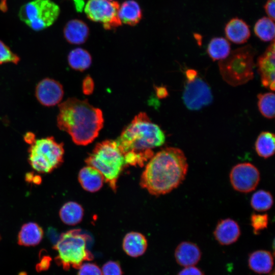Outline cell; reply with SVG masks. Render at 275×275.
Instances as JSON below:
<instances>
[{
    "label": "cell",
    "mask_w": 275,
    "mask_h": 275,
    "mask_svg": "<svg viewBox=\"0 0 275 275\" xmlns=\"http://www.w3.org/2000/svg\"><path fill=\"white\" fill-rule=\"evenodd\" d=\"M177 275H204V274L199 268L191 266L185 267Z\"/></svg>",
    "instance_id": "d590c367"
},
{
    "label": "cell",
    "mask_w": 275,
    "mask_h": 275,
    "mask_svg": "<svg viewBox=\"0 0 275 275\" xmlns=\"http://www.w3.org/2000/svg\"><path fill=\"white\" fill-rule=\"evenodd\" d=\"M89 34L88 25L81 20H71L66 23L64 29L65 38L72 44L84 43L87 40Z\"/></svg>",
    "instance_id": "ac0fdd59"
},
{
    "label": "cell",
    "mask_w": 275,
    "mask_h": 275,
    "mask_svg": "<svg viewBox=\"0 0 275 275\" xmlns=\"http://www.w3.org/2000/svg\"><path fill=\"white\" fill-rule=\"evenodd\" d=\"M78 269L77 275H102L101 269L93 263H83Z\"/></svg>",
    "instance_id": "1f68e13d"
},
{
    "label": "cell",
    "mask_w": 275,
    "mask_h": 275,
    "mask_svg": "<svg viewBox=\"0 0 275 275\" xmlns=\"http://www.w3.org/2000/svg\"><path fill=\"white\" fill-rule=\"evenodd\" d=\"M119 6L114 1L89 0L85 12L89 19L101 23L106 30H111L122 24L118 16Z\"/></svg>",
    "instance_id": "9c48e42d"
},
{
    "label": "cell",
    "mask_w": 275,
    "mask_h": 275,
    "mask_svg": "<svg viewBox=\"0 0 275 275\" xmlns=\"http://www.w3.org/2000/svg\"><path fill=\"white\" fill-rule=\"evenodd\" d=\"M68 62L73 69L82 71L90 66L92 58L86 50L81 48H76L69 52L68 56Z\"/></svg>",
    "instance_id": "484cf974"
},
{
    "label": "cell",
    "mask_w": 275,
    "mask_h": 275,
    "mask_svg": "<svg viewBox=\"0 0 275 275\" xmlns=\"http://www.w3.org/2000/svg\"><path fill=\"white\" fill-rule=\"evenodd\" d=\"M166 136L161 128L145 113L136 115L116 141L126 165L143 167L162 146Z\"/></svg>",
    "instance_id": "7a4b0ae2"
},
{
    "label": "cell",
    "mask_w": 275,
    "mask_h": 275,
    "mask_svg": "<svg viewBox=\"0 0 275 275\" xmlns=\"http://www.w3.org/2000/svg\"><path fill=\"white\" fill-rule=\"evenodd\" d=\"M248 261L250 268L258 273L269 272L273 264L271 254L265 250H258L253 252L250 254Z\"/></svg>",
    "instance_id": "ffe728a7"
},
{
    "label": "cell",
    "mask_w": 275,
    "mask_h": 275,
    "mask_svg": "<svg viewBox=\"0 0 275 275\" xmlns=\"http://www.w3.org/2000/svg\"><path fill=\"white\" fill-rule=\"evenodd\" d=\"M271 275H274V272H273Z\"/></svg>",
    "instance_id": "7bdbcfd3"
},
{
    "label": "cell",
    "mask_w": 275,
    "mask_h": 275,
    "mask_svg": "<svg viewBox=\"0 0 275 275\" xmlns=\"http://www.w3.org/2000/svg\"><path fill=\"white\" fill-rule=\"evenodd\" d=\"M241 230L238 223L231 218L221 219L213 231L216 240L221 245H230L236 242L240 236Z\"/></svg>",
    "instance_id": "5bb4252c"
},
{
    "label": "cell",
    "mask_w": 275,
    "mask_h": 275,
    "mask_svg": "<svg viewBox=\"0 0 275 275\" xmlns=\"http://www.w3.org/2000/svg\"><path fill=\"white\" fill-rule=\"evenodd\" d=\"M188 168L187 158L182 150L167 147L149 160L141 175L140 185L152 195L167 194L183 181Z\"/></svg>",
    "instance_id": "6da1fadb"
},
{
    "label": "cell",
    "mask_w": 275,
    "mask_h": 275,
    "mask_svg": "<svg viewBox=\"0 0 275 275\" xmlns=\"http://www.w3.org/2000/svg\"><path fill=\"white\" fill-rule=\"evenodd\" d=\"M43 231L37 223L30 222L24 224L18 233V242L24 246H34L42 240Z\"/></svg>",
    "instance_id": "44dd1931"
},
{
    "label": "cell",
    "mask_w": 275,
    "mask_h": 275,
    "mask_svg": "<svg viewBox=\"0 0 275 275\" xmlns=\"http://www.w3.org/2000/svg\"><path fill=\"white\" fill-rule=\"evenodd\" d=\"M102 275H122V271L120 264L114 261L106 262L102 266Z\"/></svg>",
    "instance_id": "d6a6232c"
},
{
    "label": "cell",
    "mask_w": 275,
    "mask_h": 275,
    "mask_svg": "<svg viewBox=\"0 0 275 275\" xmlns=\"http://www.w3.org/2000/svg\"><path fill=\"white\" fill-rule=\"evenodd\" d=\"M275 0H267L264 6V8L268 17L274 21L275 19Z\"/></svg>",
    "instance_id": "e575fe53"
},
{
    "label": "cell",
    "mask_w": 275,
    "mask_h": 275,
    "mask_svg": "<svg viewBox=\"0 0 275 275\" xmlns=\"http://www.w3.org/2000/svg\"><path fill=\"white\" fill-rule=\"evenodd\" d=\"M85 162L99 171L106 183L114 191H116L118 179L126 164L116 141L97 143Z\"/></svg>",
    "instance_id": "277c9868"
},
{
    "label": "cell",
    "mask_w": 275,
    "mask_h": 275,
    "mask_svg": "<svg viewBox=\"0 0 275 275\" xmlns=\"http://www.w3.org/2000/svg\"><path fill=\"white\" fill-rule=\"evenodd\" d=\"M64 96L62 85L55 79L45 78L40 80L35 89V96L42 105L51 107L61 102Z\"/></svg>",
    "instance_id": "7c38bea8"
},
{
    "label": "cell",
    "mask_w": 275,
    "mask_h": 275,
    "mask_svg": "<svg viewBox=\"0 0 275 275\" xmlns=\"http://www.w3.org/2000/svg\"><path fill=\"white\" fill-rule=\"evenodd\" d=\"M258 97V106L261 114L267 119H273L274 117L275 96L273 93L267 92L259 94Z\"/></svg>",
    "instance_id": "f1b7e54d"
},
{
    "label": "cell",
    "mask_w": 275,
    "mask_h": 275,
    "mask_svg": "<svg viewBox=\"0 0 275 275\" xmlns=\"http://www.w3.org/2000/svg\"><path fill=\"white\" fill-rule=\"evenodd\" d=\"M118 16L122 23L133 26L141 20L142 11L136 1L127 0L119 6Z\"/></svg>",
    "instance_id": "7402d4cb"
},
{
    "label": "cell",
    "mask_w": 275,
    "mask_h": 275,
    "mask_svg": "<svg viewBox=\"0 0 275 275\" xmlns=\"http://www.w3.org/2000/svg\"><path fill=\"white\" fill-rule=\"evenodd\" d=\"M94 88V81L92 78L87 76L86 77L82 82V91L86 95H90L92 93Z\"/></svg>",
    "instance_id": "836d02e7"
},
{
    "label": "cell",
    "mask_w": 275,
    "mask_h": 275,
    "mask_svg": "<svg viewBox=\"0 0 275 275\" xmlns=\"http://www.w3.org/2000/svg\"><path fill=\"white\" fill-rule=\"evenodd\" d=\"M251 226L255 234H259L260 232L267 228L269 222L268 215L266 213L252 214L250 218Z\"/></svg>",
    "instance_id": "f546056e"
},
{
    "label": "cell",
    "mask_w": 275,
    "mask_h": 275,
    "mask_svg": "<svg viewBox=\"0 0 275 275\" xmlns=\"http://www.w3.org/2000/svg\"><path fill=\"white\" fill-rule=\"evenodd\" d=\"M57 126L77 145L86 146L98 135L103 126L102 112L87 100L69 98L59 105Z\"/></svg>",
    "instance_id": "3957f363"
},
{
    "label": "cell",
    "mask_w": 275,
    "mask_h": 275,
    "mask_svg": "<svg viewBox=\"0 0 275 275\" xmlns=\"http://www.w3.org/2000/svg\"><path fill=\"white\" fill-rule=\"evenodd\" d=\"M109 1H113V0H109Z\"/></svg>",
    "instance_id": "ee69618b"
},
{
    "label": "cell",
    "mask_w": 275,
    "mask_h": 275,
    "mask_svg": "<svg viewBox=\"0 0 275 275\" xmlns=\"http://www.w3.org/2000/svg\"><path fill=\"white\" fill-rule=\"evenodd\" d=\"M28 160L31 167L41 173H49L63 162L64 144L52 136L37 140L28 150Z\"/></svg>",
    "instance_id": "52a82bcc"
},
{
    "label": "cell",
    "mask_w": 275,
    "mask_h": 275,
    "mask_svg": "<svg viewBox=\"0 0 275 275\" xmlns=\"http://www.w3.org/2000/svg\"><path fill=\"white\" fill-rule=\"evenodd\" d=\"M225 33L229 40L236 44L245 43L251 36L248 24L238 17L233 18L227 23Z\"/></svg>",
    "instance_id": "2e32d148"
},
{
    "label": "cell",
    "mask_w": 275,
    "mask_h": 275,
    "mask_svg": "<svg viewBox=\"0 0 275 275\" xmlns=\"http://www.w3.org/2000/svg\"><path fill=\"white\" fill-rule=\"evenodd\" d=\"M122 246L123 250L128 256L138 257L145 252L147 248V241L142 234L131 232L125 236Z\"/></svg>",
    "instance_id": "d6986e66"
},
{
    "label": "cell",
    "mask_w": 275,
    "mask_h": 275,
    "mask_svg": "<svg viewBox=\"0 0 275 275\" xmlns=\"http://www.w3.org/2000/svg\"><path fill=\"white\" fill-rule=\"evenodd\" d=\"M34 176V174L33 172H29L26 173L25 177L26 181L29 183L32 182Z\"/></svg>",
    "instance_id": "60d3db41"
},
{
    "label": "cell",
    "mask_w": 275,
    "mask_h": 275,
    "mask_svg": "<svg viewBox=\"0 0 275 275\" xmlns=\"http://www.w3.org/2000/svg\"><path fill=\"white\" fill-rule=\"evenodd\" d=\"M274 40L258 59L257 66L262 85L266 88L274 90L275 70Z\"/></svg>",
    "instance_id": "4fadbf2b"
},
{
    "label": "cell",
    "mask_w": 275,
    "mask_h": 275,
    "mask_svg": "<svg viewBox=\"0 0 275 275\" xmlns=\"http://www.w3.org/2000/svg\"><path fill=\"white\" fill-rule=\"evenodd\" d=\"M182 99L188 109L195 111L209 105L213 100V96L207 82L197 76L193 80H187Z\"/></svg>",
    "instance_id": "8fae6325"
},
{
    "label": "cell",
    "mask_w": 275,
    "mask_h": 275,
    "mask_svg": "<svg viewBox=\"0 0 275 275\" xmlns=\"http://www.w3.org/2000/svg\"><path fill=\"white\" fill-rule=\"evenodd\" d=\"M257 154L265 159L273 155L275 152V136L273 133L263 131L259 134L255 144Z\"/></svg>",
    "instance_id": "cb8c5ba5"
},
{
    "label": "cell",
    "mask_w": 275,
    "mask_h": 275,
    "mask_svg": "<svg viewBox=\"0 0 275 275\" xmlns=\"http://www.w3.org/2000/svg\"><path fill=\"white\" fill-rule=\"evenodd\" d=\"M157 95L159 97H164L168 94V92L164 88L160 87L157 90Z\"/></svg>",
    "instance_id": "f35d334b"
},
{
    "label": "cell",
    "mask_w": 275,
    "mask_h": 275,
    "mask_svg": "<svg viewBox=\"0 0 275 275\" xmlns=\"http://www.w3.org/2000/svg\"><path fill=\"white\" fill-rule=\"evenodd\" d=\"M78 179L82 187L85 190L91 193L100 190L104 181L102 174L95 168L89 166L80 170Z\"/></svg>",
    "instance_id": "e0dca14e"
},
{
    "label": "cell",
    "mask_w": 275,
    "mask_h": 275,
    "mask_svg": "<svg viewBox=\"0 0 275 275\" xmlns=\"http://www.w3.org/2000/svg\"><path fill=\"white\" fill-rule=\"evenodd\" d=\"M230 181L233 189L242 193H249L256 189L260 180V173L257 168L250 162L235 164L229 174Z\"/></svg>",
    "instance_id": "30bf717a"
},
{
    "label": "cell",
    "mask_w": 275,
    "mask_h": 275,
    "mask_svg": "<svg viewBox=\"0 0 275 275\" xmlns=\"http://www.w3.org/2000/svg\"><path fill=\"white\" fill-rule=\"evenodd\" d=\"M24 140L29 144H33L35 140V135L31 132H27L24 136Z\"/></svg>",
    "instance_id": "8d00e7d4"
},
{
    "label": "cell",
    "mask_w": 275,
    "mask_h": 275,
    "mask_svg": "<svg viewBox=\"0 0 275 275\" xmlns=\"http://www.w3.org/2000/svg\"><path fill=\"white\" fill-rule=\"evenodd\" d=\"M87 236L79 229H73L62 233L54 245L57 251V260L64 269L71 267L78 268L85 261L93 259L87 248Z\"/></svg>",
    "instance_id": "5b68a950"
},
{
    "label": "cell",
    "mask_w": 275,
    "mask_h": 275,
    "mask_svg": "<svg viewBox=\"0 0 275 275\" xmlns=\"http://www.w3.org/2000/svg\"><path fill=\"white\" fill-rule=\"evenodd\" d=\"M250 204L252 208L256 211H266L272 207L273 204V198L269 191L260 189L252 195Z\"/></svg>",
    "instance_id": "83f0119b"
},
{
    "label": "cell",
    "mask_w": 275,
    "mask_h": 275,
    "mask_svg": "<svg viewBox=\"0 0 275 275\" xmlns=\"http://www.w3.org/2000/svg\"><path fill=\"white\" fill-rule=\"evenodd\" d=\"M186 76L188 80H193L198 76L197 72L193 69H189L186 72Z\"/></svg>",
    "instance_id": "74e56055"
},
{
    "label": "cell",
    "mask_w": 275,
    "mask_h": 275,
    "mask_svg": "<svg viewBox=\"0 0 275 275\" xmlns=\"http://www.w3.org/2000/svg\"><path fill=\"white\" fill-rule=\"evenodd\" d=\"M20 60V57L0 40V65L8 63L17 64Z\"/></svg>",
    "instance_id": "4dcf8cb0"
},
{
    "label": "cell",
    "mask_w": 275,
    "mask_h": 275,
    "mask_svg": "<svg viewBox=\"0 0 275 275\" xmlns=\"http://www.w3.org/2000/svg\"><path fill=\"white\" fill-rule=\"evenodd\" d=\"M0 9L3 11H6L7 7L6 5V0H1L0 3Z\"/></svg>",
    "instance_id": "b9f144b4"
},
{
    "label": "cell",
    "mask_w": 275,
    "mask_h": 275,
    "mask_svg": "<svg viewBox=\"0 0 275 275\" xmlns=\"http://www.w3.org/2000/svg\"><path fill=\"white\" fill-rule=\"evenodd\" d=\"M84 209L78 203L70 201L66 203L60 209L59 215L62 221L68 225L79 223L84 216Z\"/></svg>",
    "instance_id": "603a6c76"
},
{
    "label": "cell",
    "mask_w": 275,
    "mask_h": 275,
    "mask_svg": "<svg viewBox=\"0 0 275 275\" xmlns=\"http://www.w3.org/2000/svg\"><path fill=\"white\" fill-rule=\"evenodd\" d=\"M41 181L42 178L39 175H34L32 181L34 184L37 185L40 184L41 183Z\"/></svg>",
    "instance_id": "ab89813d"
},
{
    "label": "cell",
    "mask_w": 275,
    "mask_h": 275,
    "mask_svg": "<svg viewBox=\"0 0 275 275\" xmlns=\"http://www.w3.org/2000/svg\"><path fill=\"white\" fill-rule=\"evenodd\" d=\"M274 21L268 17H263L258 20L254 28L256 35L264 42L274 40Z\"/></svg>",
    "instance_id": "4316f807"
},
{
    "label": "cell",
    "mask_w": 275,
    "mask_h": 275,
    "mask_svg": "<svg viewBox=\"0 0 275 275\" xmlns=\"http://www.w3.org/2000/svg\"><path fill=\"white\" fill-rule=\"evenodd\" d=\"M255 49L250 45L232 51L219 62L223 78L232 86L243 84L253 77Z\"/></svg>",
    "instance_id": "8992f818"
},
{
    "label": "cell",
    "mask_w": 275,
    "mask_h": 275,
    "mask_svg": "<svg viewBox=\"0 0 275 275\" xmlns=\"http://www.w3.org/2000/svg\"><path fill=\"white\" fill-rule=\"evenodd\" d=\"M60 12L59 6L51 0H33L21 7L18 16L32 29L40 31L51 25Z\"/></svg>",
    "instance_id": "ba28073f"
},
{
    "label": "cell",
    "mask_w": 275,
    "mask_h": 275,
    "mask_svg": "<svg viewBox=\"0 0 275 275\" xmlns=\"http://www.w3.org/2000/svg\"><path fill=\"white\" fill-rule=\"evenodd\" d=\"M175 257L180 265L191 266L196 265L200 260L201 252L196 244L189 241H183L177 246Z\"/></svg>",
    "instance_id": "9a60e30c"
},
{
    "label": "cell",
    "mask_w": 275,
    "mask_h": 275,
    "mask_svg": "<svg viewBox=\"0 0 275 275\" xmlns=\"http://www.w3.org/2000/svg\"><path fill=\"white\" fill-rule=\"evenodd\" d=\"M207 51L213 61H221L228 57L231 52V46L225 38L214 37L209 43Z\"/></svg>",
    "instance_id": "d4e9b609"
}]
</instances>
